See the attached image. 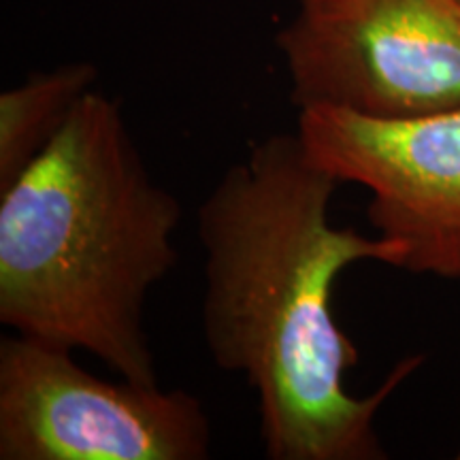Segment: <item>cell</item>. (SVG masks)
<instances>
[{"instance_id":"obj_1","label":"cell","mask_w":460,"mask_h":460,"mask_svg":"<svg viewBox=\"0 0 460 460\" xmlns=\"http://www.w3.org/2000/svg\"><path fill=\"white\" fill-rule=\"evenodd\" d=\"M339 186L296 132H279L228 166L199 209L207 349L256 393L271 460L386 458L377 411L422 365L401 360L367 396L345 390L358 349L332 309L339 275L362 261L401 269L405 250L332 226Z\"/></svg>"},{"instance_id":"obj_2","label":"cell","mask_w":460,"mask_h":460,"mask_svg":"<svg viewBox=\"0 0 460 460\" xmlns=\"http://www.w3.org/2000/svg\"><path fill=\"white\" fill-rule=\"evenodd\" d=\"M175 194L156 183L119 102L92 88L54 141L0 190V322L158 384L149 292L177 264Z\"/></svg>"},{"instance_id":"obj_3","label":"cell","mask_w":460,"mask_h":460,"mask_svg":"<svg viewBox=\"0 0 460 460\" xmlns=\"http://www.w3.org/2000/svg\"><path fill=\"white\" fill-rule=\"evenodd\" d=\"M278 48L298 111L410 118L460 105V0H296Z\"/></svg>"},{"instance_id":"obj_4","label":"cell","mask_w":460,"mask_h":460,"mask_svg":"<svg viewBox=\"0 0 460 460\" xmlns=\"http://www.w3.org/2000/svg\"><path fill=\"white\" fill-rule=\"evenodd\" d=\"M209 456V418L186 390L107 382L73 349L17 332L0 341V460Z\"/></svg>"},{"instance_id":"obj_5","label":"cell","mask_w":460,"mask_h":460,"mask_svg":"<svg viewBox=\"0 0 460 460\" xmlns=\"http://www.w3.org/2000/svg\"><path fill=\"white\" fill-rule=\"evenodd\" d=\"M296 135L339 181L369 190L367 217L402 245L401 269L460 279V105L410 118L301 109Z\"/></svg>"},{"instance_id":"obj_6","label":"cell","mask_w":460,"mask_h":460,"mask_svg":"<svg viewBox=\"0 0 460 460\" xmlns=\"http://www.w3.org/2000/svg\"><path fill=\"white\" fill-rule=\"evenodd\" d=\"M94 82V65L73 62L34 73L0 94V190L11 186L54 141Z\"/></svg>"},{"instance_id":"obj_7","label":"cell","mask_w":460,"mask_h":460,"mask_svg":"<svg viewBox=\"0 0 460 460\" xmlns=\"http://www.w3.org/2000/svg\"><path fill=\"white\" fill-rule=\"evenodd\" d=\"M458 458H460V452H458Z\"/></svg>"}]
</instances>
